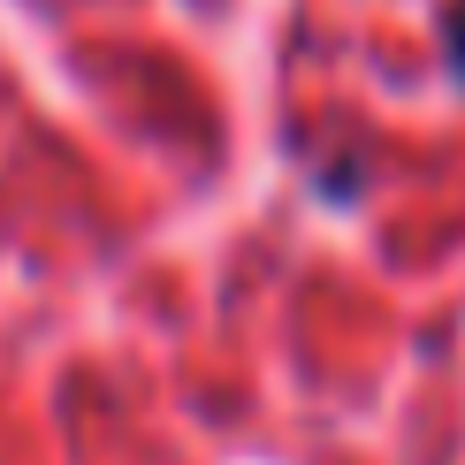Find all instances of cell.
<instances>
[{"mask_svg":"<svg viewBox=\"0 0 465 465\" xmlns=\"http://www.w3.org/2000/svg\"><path fill=\"white\" fill-rule=\"evenodd\" d=\"M450 62H458V76H465V0H458V15H450Z\"/></svg>","mask_w":465,"mask_h":465,"instance_id":"6da1fadb","label":"cell"}]
</instances>
